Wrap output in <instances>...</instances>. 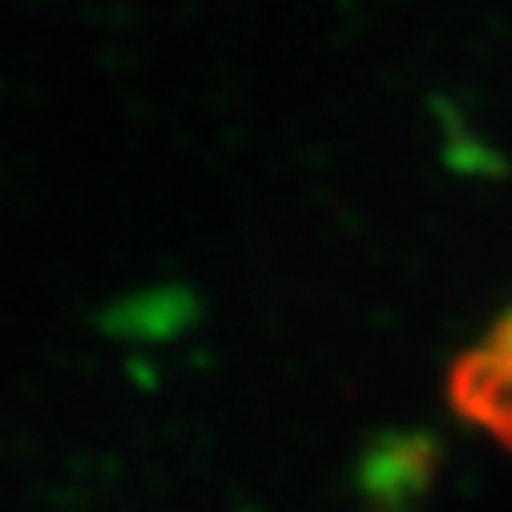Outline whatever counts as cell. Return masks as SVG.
Masks as SVG:
<instances>
[{
    "label": "cell",
    "instance_id": "1",
    "mask_svg": "<svg viewBox=\"0 0 512 512\" xmlns=\"http://www.w3.org/2000/svg\"><path fill=\"white\" fill-rule=\"evenodd\" d=\"M444 396L464 424L512 452V367L504 359H496L484 343L460 351L448 363Z\"/></svg>",
    "mask_w": 512,
    "mask_h": 512
},
{
    "label": "cell",
    "instance_id": "2",
    "mask_svg": "<svg viewBox=\"0 0 512 512\" xmlns=\"http://www.w3.org/2000/svg\"><path fill=\"white\" fill-rule=\"evenodd\" d=\"M484 347H488L496 359H504V363L512 367V307H508L504 315H496V323H492L488 335H484Z\"/></svg>",
    "mask_w": 512,
    "mask_h": 512
}]
</instances>
